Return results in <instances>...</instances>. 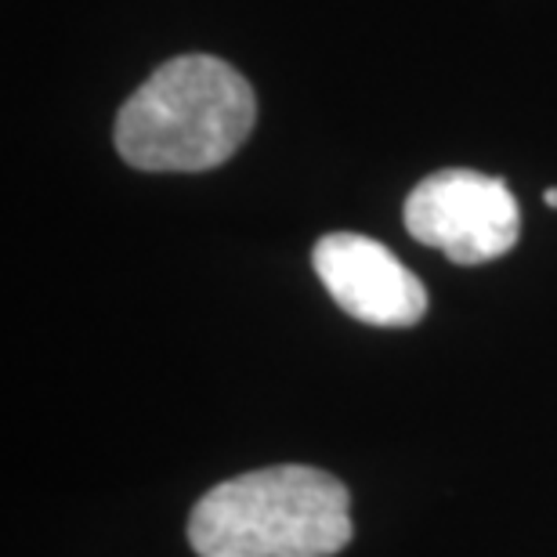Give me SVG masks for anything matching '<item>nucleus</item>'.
<instances>
[{"label":"nucleus","mask_w":557,"mask_h":557,"mask_svg":"<svg viewBox=\"0 0 557 557\" xmlns=\"http://www.w3.org/2000/svg\"><path fill=\"white\" fill-rule=\"evenodd\" d=\"M311 269L351 319L370 326H413L428 311V289L384 243L359 232H330L311 250Z\"/></svg>","instance_id":"obj_4"},{"label":"nucleus","mask_w":557,"mask_h":557,"mask_svg":"<svg viewBox=\"0 0 557 557\" xmlns=\"http://www.w3.org/2000/svg\"><path fill=\"white\" fill-rule=\"evenodd\" d=\"M547 207H557V188H547Z\"/></svg>","instance_id":"obj_5"},{"label":"nucleus","mask_w":557,"mask_h":557,"mask_svg":"<svg viewBox=\"0 0 557 557\" xmlns=\"http://www.w3.org/2000/svg\"><path fill=\"white\" fill-rule=\"evenodd\" d=\"M406 228L423 247L456 264L496 261L518 243L521 210L499 177L478 171H438L409 193Z\"/></svg>","instance_id":"obj_3"},{"label":"nucleus","mask_w":557,"mask_h":557,"mask_svg":"<svg viewBox=\"0 0 557 557\" xmlns=\"http://www.w3.org/2000/svg\"><path fill=\"white\" fill-rule=\"evenodd\" d=\"M253 116V87L239 70L214 54H177L120 109L116 152L138 171H210L247 141Z\"/></svg>","instance_id":"obj_2"},{"label":"nucleus","mask_w":557,"mask_h":557,"mask_svg":"<svg viewBox=\"0 0 557 557\" xmlns=\"http://www.w3.org/2000/svg\"><path fill=\"white\" fill-rule=\"evenodd\" d=\"M351 532L348 485L305 463L228 478L188 515V543L199 557H333Z\"/></svg>","instance_id":"obj_1"}]
</instances>
